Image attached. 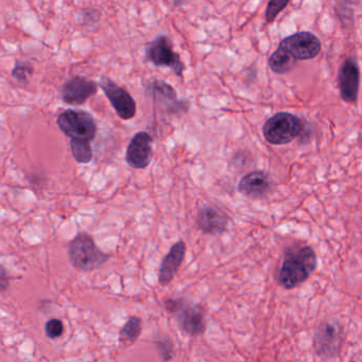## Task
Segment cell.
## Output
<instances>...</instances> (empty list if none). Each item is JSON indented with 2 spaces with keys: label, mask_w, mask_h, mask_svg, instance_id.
Returning <instances> with one entry per match:
<instances>
[{
  "label": "cell",
  "mask_w": 362,
  "mask_h": 362,
  "mask_svg": "<svg viewBox=\"0 0 362 362\" xmlns=\"http://www.w3.org/2000/svg\"><path fill=\"white\" fill-rule=\"evenodd\" d=\"M317 267V254L310 245H291L284 253L277 281L284 289H294L304 284L313 275Z\"/></svg>",
  "instance_id": "cell-1"
},
{
  "label": "cell",
  "mask_w": 362,
  "mask_h": 362,
  "mask_svg": "<svg viewBox=\"0 0 362 362\" xmlns=\"http://www.w3.org/2000/svg\"><path fill=\"white\" fill-rule=\"evenodd\" d=\"M165 310L175 317L180 329L190 337L202 336L207 327L206 313L200 304L184 298H168Z\"/></svg>",
  "instance_id": "cell-2"
},
{
  "label": "cell",
  "mask_w": 362,
  "mask_h": 362,
  "mask_svg": "<svg viewBox=\"0 0 362 362\" xmlns=\"http://www.w3.org/2000/svg\"><path fill=\"white\" fill-rule=\"evenodd\" d=\"M69 259L76 270L90 272L105 266L111 255L103 252L88 233L81 232L69 245Z\"/></svg>",
  "instance_id": "cell-3"
},
{
  "label": "cell",
  "mask_w": 362,
  "mask_h": 362,
  "mask_svg": "<svg viewBox=\"0 0 362 362\" xmlns=\"http://www.w3.org/2000/svg\"><path fill=\"white\" fill-rule=\"evenodd\" d=\"M304 130L302 119L288 112H279L264 122L262 134L271 145L283 146L298 139Z\"/></svg>",
  "instance_id": "cell-4"
},
{
  "label": "cell",
  "mask_w": 362,
  "mask_h": 362,
  "mask_svg": "<svg viewBox=\"0 0 362 362\" xmlns=\"http://www.w3.org/2000/svg\"><path fill=\"white\" fill-rule=\"evenodd\" d=\"M59 129L71 141H84L92 143L97 135V122L94 116L82 110H65L57 119Z\"/></svg>",
  "instance_id": "cell-5"
},
{
  "label": "cell",
  "mask_w": 362,
  "mask_h": 362,
  "mask_svg": "<svg viewBox=\"0 0 362 362\" xmlns=\"http://www.w3.org/2000/svg\"><path fill=\"white\" fill-rule=\"evenodd\" d=\"M146 60L156 67H168L175 76L182 78L185 64L179 54L173 49V44L167 35H160L146 45Z\"/></svg>",
  "instance_id": "cell-6"
},
{
  "label": "cell",
  "mask_w": 362,
  "mask_h": 362,
  "mask_svg": "<svg viewBox=\"0 0 362 362\" xmlns=\"http://www.w3.org/2000/svg\"><path fill=\"white\" fill-rule=\"evenodd\" d=\"M342 341L340 324L338 322H323L315 328L313 334V351L322 360L336 359L340 355Z\"/></svg>",
  "instance_id": "cell-7"
},
{
  "label": "cell",
  "mask_w": 362,
  "mask_h": 362,
  "mask_svg": "<svg viewBox=\"0 0 362 362\" xmlns=\"http://www.w3.org/2000/svg\"><path fill=\"white\" fill-rule=\"evenodd\" d=\"M279 48L287 52L298 62L313 60L319 56L322 44L317 35L308 31H302L285 37L279 43Z\"/></svg>",
  "instance_id": "cell-8"
},
{
  "label": "cell",
  "mask_w": 362,
  "mask_h": 362,
  "mask_svg": "<svg viewBox=\"0 0 362 362\" xmlns=\"http://www.w3.org/2000/svg\"><path fill=\"white\" fill-rule=\"evenodd\" d=\"M147 93L158 103L163 111L170 115L187 113L190 103L177 98V92L171 84L160 79H153L146 86Z\"/></svg>",
  "instance_id": "cell-9"
},
{
  "label": "cell",
  "mask_w": 362,
  "mask_h": 362,
  "mask_svg": "<svg viewBox=\"0 0 362 362\" xmlns=\"http://www.w3.org/2000/svg\"><path fill=\"white\" fill-rule=\"evenodd\" d=\"M98 86L109 99L118 117L122 118V120H131L135 117L136 103L128 90H124L105 76L100 78Z\"/></svg>",
  "instance_id": "cell-10"
},
{
  "label": "cell",
  "mask_w": 362,
  "mask_h": 362,
  "mask_svg": "<svg viewBox=\"0 0 362 362\" xmlns=\"http://www.w3.org/2000/svg\"><path fill=\"white\" fill-rule=\"evenodd\" d=\"M99 86L94 80L74 76L61 88V98L69 105H83L98 93Z\"/></svg>",
  "instance_id": "cell-11"
},
{
  "label": "cell",
  "mask_w": 362,
  "mask_h": 362,
  "mask_svg": "<svg viewBox=\"0 0 362 362\" xmlns=\"http://www.w3.org/2000/svg\"><path fill=\"white\" fill-rule=\"evenodd\" d=\"M338 86L341 99L349 105H356L359 94L360 69L354 57L343 61L339 69Z\"/></svg>",
  "instance_id": "cell-12"
},
{
  "label": "cell",
  "mask_w": 362,
  "mask_h": 362,
  "mask_svg": "<svg viewBox=\"0 0 362 362\" xmlns=\"http://www.w3.org/2000/svg\"><path fill=\"white\" fill-rule=\"evenodd\" d=\"M153 139L145 131L136 133L131 139L126 152V163L133 169H146L153 156Z\"/></svg>",
  "instance_id": "cell-13"
},
{
  "label": "cell",
  "mask_w": 362,
  "mask_h": 362,
  "mask_svg": "<svg viewBox=\"0 0 362 362\" xmlns=\"http://www.w3.org/2000/svg\"><path fill=\"white\" fill-rule=\"evenodd\" d=\"M230 222V216L216 205H204L197 214V228L205 235L218 236L224 234Z\"/></svg>",
  "instance_id": "cell-14"
},
{
  "label": "cell",
  "mask_w": 362,
  "mask_h": 362,
  "mask_svg": "<svg viewBox=\"0 0 362 362\" xmlns=\"http://www.w3.org/2000/svg\"><path fill=\"white\" fill-rule=\"evenodd\" d=\"M186 250V243L183 240H179L171 247L168 253L163 258L158 270V283L163 287L168 286L175 279L177 271L183 264Z\"/></svg>",
  "instance_id": "cell-15"
},
{
  "label": "cell",
  "mask_w": 362,
  "mask_h": 362,
  "mask_svg": "<svg viewBox=\"0 0 362 362\" xmlns=\"http://www.w3.org/2000/svg\"><path fill=\"white\" fill-rule=\"evenodd\" d=\"M272 181L268 173L257 170L247 173L238 184V192L250 199H264L272 190Z\"/></svg>",
  "instance_id": "cell-16"
},
{
  "label": "cell",
  "mask_w": 362,
  "mask_h": 362,
  "mask_svg": "<svg viewBox=\"0 0 362 362\" xmlns=\"http://www.w3.org/2000/svg\"><path fill=\"white\" fill-rule=\"evenodd\" d=\"M296 64V61L279 47L271 54L268 60V65L271 71L277 75H286V74L290 73Z\"/></svg>",
  "instance_id": "cell-17"
},
{
  "label": "cell",
  "mask_w": 362,
  "mask_h": 362,
  "mask_svg": "<svg viewBox=\"0 0 362 362\" xmlns=\"http://www.w3.org/2000/svg\"><path fill=\"white\" fill-rule=\"evenodd\" d=\"M141 325H143V321L141 317H136V315L129 317L120 329L119 342L127 346L134 344L141 336Z\"/></svg>",
  "instance_id": "cell-18"
},
{
  "label": "cell",
  "mask_w": 362,
  "mask_h": 362,
  "mask_svg": "<svg viewBox=\"0 0 362 362\" xmlns=\"http://www.w3.org/2000/svg\"><path fill=\"white\" fill-rule=\"evenodd\" d=\"M71 150L73 158L79 164H88L94 158L90 141H71Z\"/></svg>",
  "instance_id": "cell-19"
},
{
  "label": "cell",
  "mask_w": 362,
  "mask_h": 362,
  "mask_svg": "<svg viewBox=\"0 0 362 362\" xmlns=\"http://www.w3.org/2000/svg\"><path fill=\"white\" fill-rule=\"evenodd\" d=\"M35 73V69L33 65L23 61H16V66L12 69V77L18 83L27 84L29 82V78Z\"/></svg>",
  "instance_id": "cell-20"
},
{
  "label": "cell",
  "mask_w": 362,
  "mask_h": 362,
  "mask_svg": "<svg viewBox=\"0 0 362 362\" xmlns=\"http://www.w3.org/2000/svg\"><path fill=\"white\" fill-rule=\"evenodd\" d=\"M154 344H156L160 358L165 362L170 361L175 358V345L168 337H160V338L156 339Z\"/></svg>",
  "instance_id": "cell-21"
},
{
  "label": "cell",
  "mask_w": 362,
  "mask_h": 362,
  "mask_svg": "<svg viewBox=\"0 0 362 362\" xmlns=\"http://www.w3.org/2000/svg\"><path fill=\"white\" fill-rule=\"evenodd\" d=\"M45 334L52 340L61 338L64 334V324L60 319H50L45 324Z\"/></svg>",
  "instance_id": "cell-22"
},
{
  "label": "cell",
  "mask_w": 362,
  "mask_h": 362,
  "mask_svg": "<svg viewBox=\"0 0 362 362\" xmlns=\"http://www.w3.org/2000/svg\"><path fill=\"white\" fill-rule=\"evenodd\" d=\"M288 5H289V1H276V0L269 1L266 10V22L268 23V24L274 22L277 16L281 13L283 10L285 9Z\"/></svg>",
  "instance_id": "cell-23"
},
{
  "label": "cell",
  "mask_w": 362,
  "mask_h": 362,
  "mask_svg": "<svg viewBox=\"0 0 362 362\" xmlns=\"http://www.w3.org/2000/svg\"><path fill=\"white\" fill-rule=\"evenodd\" d=\"M9 287V277L3 268H0V291H6Z\"/></svg>",
  "instance_id": "cell-24"
},
{
  "label": "cell",
  "mask_w": 362,
  "mask_h": 362,
  "mask_svg": "<svg viewBox=\"0 0 362 362\" xmlns=\"http://www.w3.org/2000/svg\"><path fill=\"white\" fill-rule=\"evenodd\" d=\"M349 362H357V361H349Z\"/></svg>",
  "instance_id": "cell-25"
}]
</instances>
